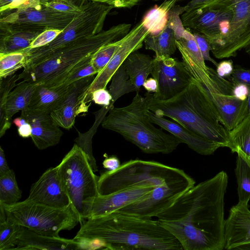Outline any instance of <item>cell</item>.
Segmentation results:
<instances>
[{"instance_id": "60d3db41", "label": "cell", "mask_w": 250, "mask_h": 250, "mask_svg": "<svg viewBox=\"0 0 250 250\" xmlns=\"http://www.w3.org/2000/svg\"><path fill=\"white\" fill-rule=\"evenodd\" d=\"M191 32L193 35L204 60L211 62L216 66L218 63L210 56L211 46L207 38L200 33L194 32Z\"/></svg>"}, {"instance_id": "11a10c76", "label": "cell", "mask_w": 250, "mask_h": 250, "mask_svg": "<svg viewBox=\"0 0 250 250\" xmlns=\"http://www.w3.org/2000/svg\"><path fill=\"white\" fill-rule=\"evenodd\" d=\"M248 104V110L249 114H250V92L247 99Z\"/></svg>"}, {"instance_id": "4dcf8cb0", "label": "cell", "mask_w": 250, "mask_h": 250, "mask_svg": "<svg viewBox=\"0 0 250 250\" xmlns=\"http://www.w3.org/2000/svg\"><path fill=\"white\" fill-rule=\"evenodd\" d=\"M237 184L238 203L248 204L250 200V166L237 155L234 169Z\"/></svg>"}, {"instance_id": "d4e9b609", "label": "cell", "mask_w": 250, "mask_h": 250, "mask_svg": "<svg viewBox=\"0 0 250 250\" xmlns=\"http://www.w3.org/2000/svg\"><path fill=\"white\" fill-rule=\"evenodd\" d=\"M229 147L232 153L242 158L250 166V114L229 131Z\"/></svg>"}, {"instance_id": "ba28073f", "label": "cell", "mask_w": 250, "mask_h": 250, "mask_svg": "<svg viewBox=\"0 0 250 250\" xmlns=\"http://www.w3.org/2000/svg\"><path fill=\"white\" fill-rule=\"evenodd\" d=\"M83 6L82 12L76 15L52 42L41 47L22 51L26 56L23 69L36 64L55 50L76 39L95 35L103 31L105 19L113 7L94 1H88Z\"/></svg>"}, {"instance_id": "f35d334b", "label": "cell", "mask_w": 250, "mask_h": 250, "mask_svg": "<svg viewBox=\"0 0 250 250\" xmlns=\"http://www.w3.org/2000/svg\"><path fill=\"white\" fill-rule=\"evenodd\" d=\"M41 3L58 11L77 15L83 9V4L79 6L73 0H40Z\"/></svg>"}, {"instance_id": "9a60e30c", "label": "cell", "mask_w": 250, "mask_h": 250, "mask_svg": "<svg viewBox=\"0 0 250 250\" xmlns=\"http://www.w3.org/2000/svg\"><path fill=\"white\" fill-rule=\"evenodd\" d=\"M95 77V75L88 76L70 84L66 96L60 105L50 113L59 126L70 129L75 124L76 117L83 112L87 111L89 106L84 103V98Z\"/></svg>"}, {"instance_id": "f546056e", "label": "cell", "mask_w": 250, "mask_h": 250, "mask_svg": "<svg viewBox=\"0 0 250 250\" xmlns=\"http://www.w3.org/2000/svg\"><path fill=\"white\" fill-rule=\"evenodd\" d=\"M109 92L112 96L109 105L111 109L114 103L123 95L132 92H137L136 87L133 85L122 64L115 71L111 78Z\"/></svg>"}, {"instance_id": "cb8c5ba5", "label": "cell", "mask_w": 250, "mask_h": 250, "mask_svg": "<svg viewBox=\"0 0 250 250\" xmlns=\"http://www.w3.org/2000/svg\"><path fill=\"white\" fill-rule=\"evenodd\" d=\"M123 64L137 92H139L141 86L151 74L153 59L148 55L135 51L130 54Z\"/></svg>"}, {"instance_id": "b9f144b4", "label": "cell", "mask_w": 250, "mask_h": 250, "mask_svg": "<svg viewBox=\"0 0 250 250\" xmlns=\"http://www.w3.org/2000/svg\"><path fill=\"white\" fill-rule=\"evenodd\" d=\"M228 79L233 82L250 85V69H247L240 65H235L232 74Z\"/></svg>"}, {"instance_id": "2e32d148", "label": "cell", "mask_w": 250, "mask_h": 250, "mask_svg": "<svg viewBox=\"0 0 250 250\" xmlns=\"http://www.w3.org/2000/svg\"><path fill=\"white\" fill-rule=\"evenodd\" d=\"M37 203L63 208L71 204L57 167L47 169L33 184L27 198Z\"/></svg>"}, {"instance_id": "4316f807", "label": "cell", "mask_w": 250, "mask_h": 250, "mask_svg": "<svg viewBox=\"0 0 250 250\" xmlns=\"http://www.w3.org/2000/svg\"><path fill=\"white\" fill-rule=\"evenodd\" d=\"M42 32L14 30L0 31V53L22 51Z\"/></svg>"}, {"instance_id": "836d02e7", "label": "cell", "mask_w": 250, "mask_h": 250, "mask_svg": "<svg viewBox=\"0 0 250 250\" xmlns=\"http://www.w3.org/2000/svg\"><path fill=\"white\" fill-rule=\"evenodd\" d=\"M26 57L23 51L0 53V79L14 75L18 70L24 68Z\"/></svg>"}, {"instance_id": "8fae6325", "label": "cell", "mask_w": 250, "mask_h": 250, "mask_svg": "<svg viewBox=\"0 0 250 250\" xmlns=\"http://www.w3.org/2000/svg\"><path fill=\"white\" fill-rule=\"evenodd\" d=\"M208 4L223 6L232 13L227 33L212 54L218 59L236 56L250 43V0H211Z\"/></svg>"}, {"instance_id": "8992f818", "label": "cell", "mask_w": 250, "mask_h": 250, "mask_svg": "<svg viewBox=\"0 0 250 250\" xmlns=\"http://www.w3.org/2000/svg\"><path fill=\"white\" fill-rule=\"evenodd\" d=\"M56 167L81 225L90 217L93 202L99 195V176L95 174L86 153L76 144Z\"/></svg>"}, {"instance_id": "83f0119b", "label": "cell", "mask_w": 250, "mask_h": 250, "mask_svg": "<svg viewBox=\"0 0 250 250\" xmlns=\"http://www.w3.org/2000/svg\"><path fill=\"white\" fill-rule=\"evenodd\" d=\"M36 84L21 81L8 94L6 103V111L8 120L20 110L26 109L36 87Z\"/></svg>"}, {"instance_id": "db71d44e", "label": "cell", "mask_w": 250, "mask_h": 250, "mask_svg": "<svg viewBox=\"0 0 250 250\" xmlns=\"http://www.w3.org/2000/svg\"><path fill=\"white\" fill-rule=\"evenodd\" d=\"M7 219V216L2 204L0 203V223L4 222Z\"/></svg>"}, {"instance_id": "d6986e66", "label": "cell", "mask_w": 250, "mask_h": 250, "mask_svg": "<svg viewBox=\"0 0 250 250\" xmlns=\"http://www.w3.org/2000/svg\"><path fill=\"white\" fill-rule=\"evenodd\" d=\"M21 115L31 125V137L38 149H44L59 143L63 132L53 120L50 113L26 108L21 111Z\"/></svg>"}, {"instance_id": "681fc988", "label": "cell", "mask_w": 250, "mask_h": 250, "mask_svg": "<svg viewBox=\"0 0 250 250\" xmlns=\"http://www.w3.org/2000/svg\"><path fill=\"white\" fill-rule=\"evenodd\" d=\"M11 169L9 168L7 163L4 150L2 147H0V176L2 175L9 171Z\"/></svg>"}, {"instance_id": "7c38bea8", "label": "cell", "mask_w": 250, "mask_h": 250, "mask_svg": "<svg viewBox=\"0 0 250 250\" xmlns=\"http://www.w3.org/2000/svg\"><path fill=\"white\" fill-rule=\"evenodd\" d=\"M211 82L204 86L215 105L222 124L229 131L240 124L249 114L247 100H238L232 93V82L220 77L209 67Z\"/></svg>"}, {"instance_id": "6da1fadb", "label": "cell", "mask_w": 250, "mask_h": 250, "mask_svg": "<svg viewBox=\"0 0 250 250\" xmlns=\"http://www.w3.org/2000/svg\"><path fill=\"white\" fill-rule=\"evenodd\" d=\"M228 176L221 171L189 189L156 217L184 250H223L224 198Z\"/></svg>"}, {"instance_id": "9c48e42d", "label": "cell", "mask_w": 250, "mask_h": 250, "mask_svg": "<svg viewBox=\"0 0 250 250\" xmlns=\"http://www.w3.org/2000/svg\"><path fill=\"white\" fill-rule=\"evenodd\" d=\"M2 14L0 19L1 31L41 32L51 29L63 30L76 15L44 6L40 0H25L17 8Z\"/></svg>"}, {"instance_id": "f1b7e54d", "label": "cell", "mask_w": 250, "mask_h": 250, "mask_svg": "<svg viewBox=\"0 0 250 250\" xmlns=\"http://www.w3.org/2000/svg\"><path fill=\"white\" fill-rule=\"evenodd\" d=\"M177 2V0L164 1L161 5H156L145 14L141 21L149 34H157L166 27L169 11Z\"/></svg>"}, {"instance_id": "ab89813d", "label": "cell", "mask_w": 250, "mask_h": 250, "mask_svg": "<svg viewBox=\"0 0 250 250\" xmlns=\"http://www.w3.org/2000/svg\"><path fill=\"white\" fill-rule=\"evenodd\" d=\"M62 30L47 29L40 33L27 49H33L44 46L55 39Z\"/></svg>"}, {"instance_id": "44dd1931", "label": "cell", "mask_w": 250, "mask_h": 250, "mask_svg": "<svg viewBox=\"0 0 250 250\" xmlns=\"http://www.w3.org/2000/svg\"><path fill=\"white\" fill-rule=\"evenodd\" d=\"M15 245L14 250H84L83 243L74 239L41 234L23 226H21Z\"/></svg>"}, {"instance_id": "8d00e7d4", "label": "cell", "mask_w": 250, "mask_h": 250, "mask_svg": "<svg viewBox=\"0 0 250 250\" xmlns=\"http://www.w3.org/2000/svg\"><path fill=\"white\" fill-rule=\"evenodd\" d=\"M104 120V117L100 114H98V119H96L97 123L94 124V129H91L87 132L81 134L79 132V137L77 138L75 142L86 153L90 164L94 172L98 171V167L96 164V160L94 158L92 151V138L95 134L96 128Z\"/></svg>"}, {"instance_id": "30bf717a", "label": "cell", "mask_w": 250, "mask_h": 250, "mask_svg": "<svg viewBox=\"0 0 250 250\" xmlns=\"http://www.w3.org/2000/svg\"><path fill=\"white\" fill-rule=\"evenodd\" d=\"M231 11L223 6L207 4L186 11L181 19L184 26L191 32L200 33L208 40L212 53L220 45L228 30Z\"/></svg>"}, {"instance_id": "ee69618b", "label": "cell", "mask_w": 250, "mask_h": 250, "mask_svg": "<svg viewBox=\"0 0 250 250\" xmlns=\"http://www.w3.org/2000/svg\"><path fill=\"white\" fill-rule=\"evenodd\" d=\"M106 4L117 8H131L138 5L141 0H87Z\"/></svg>"}, {"instance_id": "74e56055", "label": "cell", "mask_w": 250, "mask_h": 250, "mask_svg": "<svg viewBox=\"0 0 250 250\" xmlns=\"http://www.w3.org/2000/svg\"><path fill=\"white\" fill-rule=\"evenodd\" d=\"M91 58L77 65L59 86L69 85L81 79L97 74L91 62Z\"/></svg>"}, {"instance_id": "7a4b0ae2", "label": "cell", "mask_w": 250, "mask_h": 250, "mask_svg": "<svg viewBox=\"0 0 250 250\" xmlns=\"http://www.w3.org/2000/svg\"><path fill=\"white\" fill-rule=\"evenodd\" d=\"M73 239L79 242L95 241L105 250H184L158 220L119 211L86 219Z\"/></svg>"}, {"instance_id": "816d5d0a", "label": "cell", "mask_w": 250, "mask_h": 250, "mask_svg": "<svg viewBox=\"0 0 250 250\" xmlns=\"http://www.w3.org/2000/svg\"><path fill=\"white\" fill-rule=\"evenodd\" d=\"M211 0H191L186 5L187 11H190L194 8L203 6L208 3Z\"/></svg>"}, {"instance_id": "7402d4cb", "label": "cell", "mask_w": 250, "mask_h": 250, "mask_svg": "<svg viewBox=\"0 0 250 250\" xmlns=\"http://www.w3.org/2000/svg\"><path fill=\"white\" fill-rule=\"evenodd\" d=\"M147 113L154 124L171 133L182 143L186 144L190 149L200 154L209 155L220 147L218 145L204 139L174 121L158 116L150 110Z\"/></svg>"}, {"instance_id": "6f0895ef", "label": "cell", "mask_w": 250, "mask_h": 250, "mask_svg": "<svg viewBox=\"0 0 250 250\" xmlns=\"http://www.w3.org/2000/svg\"><path fill=\"white\" fill-rule=\"evenodd\" d=\"M166 0H164V1H166ZM177 0V2H181V1H184L185 0Z\"/></svg>"}, {"instance_id": "1f68e13d", "label": "cell", "mask_w": 250, "mask_h": 250, "mask_svg": "<svg viewBox=\"0 0 250 250\" xmlns=\"http://www.w3.org/2000/svg\"><path fill=\"white\" fill-rule=\"evenodd\" d=\"M0 137H2L11 125L7 117L6 103L9 93L17 84L19 74H15L5 78H0Z\"/></svg>"}, {"instance_id": "7bdbcfd3", "label": "cell", "mask_w": 250, "mask_h": 250, "mask_svg": "<svg viewBox=\"0 0 250 250\" xmlns=\"http://www.w3.org/2000/svg\"><path fill=\"white\" fill-rule=\"evenodd\" d=\"M91 100L96 104L109 107L112 96L106 88H100L92 93ZM109 108L110 109V107Z\"/></svg>"}, {"instance_id": "603a6c76", "label": "cell", "mask_w": 250, "mask_h": 250, "mask_svg": "<svg viewBox=\"0 0 250 250\" xmlns=\"http://www.w3.org/2000/svg\"><path fill=\"white\" fill-rule=\"evenodd\" d=\"M69 85L51 87L42 83L36 84L26 108L50 113L58 107L68 93Z\"/></svg>"}, {"instance_id": "f907efd6", "label": "cell", "mask_w": 250, "mask_h": 250, "mask_svg": "<svg viewBox=\"0 0 250 250\" xmlns=\"http://www.w3.org/2000/svg\"><path fill=\"white\" fill-rule=\"evenodd\" d=\"M144 88L149 93H155L157 90V83L152 78L147 79L143 85Z\"/></svg>"}, {"instance_id": "ac0fdd59", "label": "cell", "mask_w": 250, "mask_h": 250, "mask_svg": "<svg viewBox=\"0 0 250 250\" xmlns=\"http://www.w3.org/2000/svg\"><path fill=\"white\" fill-rule=\"evenodd\" d=\"M225 246L227 250H250V210L248 204L238 203L230 208L225 221Z\"/></svg>"}, {"instance_id": "bcb514c9", "label": "cell", "mask_w": 250, "mask_h": 250, "mask_svg": "<svg viewBox=\"0 0 250 250\" xmlns=\"http://www.w3.org/2000/svg\"><path fill=\"white\" fill-rule=\"evenodd\" d=\"M231 82L233 83L232 93L234 97L241 101H247L250 92V85Z\"/></svg>"}, {"instance_id": "f6af8a7d", "label": "cell", "mask_w": 250, "mask_h": 250, "mask_svg": "<svg viewBox=\"0 0 250 250\" xmlns=\"http://www.w3.org/2000/svg\"><path fill=\"white\" fill-rule=\"evenodd\" d=\"M234 66L231 60H225L220 62L216 66V72L221 78L229 79L231 75Z\"/></svg>"}, {"instance_id": "c3c4849f", "label": "cell", "mask_w": 250, "mask_h": 250, "mask_svg": "<svg viewBox=\"0 0 250 250\" xmlns=\"http://www.w3.org/2000/svg\"><path fill=\"white\" fill-rule=\"evenodd\" d=\"M32 127L31 125L26 121L18 127L19 135L22 138L31 137Z\"/></svg>"}, {"instance_id": "f5cc1de1", "label": "cell", "mask_w": 250, "mask_h": 250, "mask_svg": "<svg viewBox=\"0 0 250 250\" xmlns=\"http://www.w3.org/2000/svg\"><path fill=\"white\" fill-rule=\"evenodd\" d=\"M17 0H0V13L4 11L5 9Z\"/></svg>"}, {"instance_id": "e575fe53", "label": "cell", "mask_w": 250, "mask_h": 250, "mask_svg": "<svg viewBox=\"0 0 250 250\" xmlns=\"http://www.w3.org/2000/svg\"><path fill=\"white\" fill-rule=\"evenodd\" d=\"M21 226L7 217L0 223V250H14Z\"/></svg>"}, {"instance_id": "ffe728a7", "label": "cell", "mask_w": 250, "mask_h": 250, "mask_svg": "<svg viewBox=\"0 0 250 250\" xmlns=\"http://www.w3.org/2000/svg\"><path fill=\"white\" fill-rule=\"evenodd\" d=\"M175 42L182 62L192 77L204 86L209 84V67L205 63L192 33L186 29Z\"/></svg>"}, {"instance_id": "7dc6e473", "label": "cell", "mask_w": 250, "mask_h": 250, "mask_svg": "<svg viewBox=\"0 0 250 250\" xmlns=\"http://www.w3.org/2000/svg\"><path fill=\"white\" fill-rule=\"evenodd\" d=\"M118 158L114 155L107 157L103 161V165L108 171H112L118 168L121 165Z\"/></svg>"}, {"instance_id": "52a82bcc", "label": "cell", "mask_w": 250, "mask_h": 250, "mask_svg": "<svg viewBox=\"0 0 250 250\" xmlns=\"http://www.w3.org/2000/svg\"><path fill=\"white\" fill-rule=\"evenodd\" d=\"M2 205L7 217L43 235L60 236L61 231L70 230L80 222L79 215L71 203L66 207L57 208L26 199L12 205Z\"/></svg>"}, {"instance_id": "9f6ffc18", "label": "cell", "mask_w": 250, "mask_h": 250, "mask_svg": "<svg viewBox=\"0 0 250 250\" xmlns=\"http://www.w3.org/2000/svg\"><path fill=\"white\" fill-rule=\"evenodd\" d=\"M246 52L250 55V43L248 45L247 47L245 48Z\"/></svg>"}, {"instance_id": "3957f363", "label": "cell", "mask_w": 250, "mask_h": 250, "mask_svg": "<svg viewBox=\"0 0 250 250\" xmlns=\"http://www.w3.org/2000/svg\"><path fill=\"white\" fill-rule=\"evenodd\" d=\"M145 96L149 110L156 115L169 118L220 147L229 148V131L223 125L206 88L194 78L184 89L168 99H157L149 92Z\"/></svg>"}, {"instance_id": "5bb4252c", "label": "cell", "mask_w": 250, "mask_h": 250, "mask_svg": "<svg viewBox=\"0 0 250 250\" xmlns=\"http://www.w3.org/2000/svg\"><path fill=\"white\" fill-rule=\"evenodd\" d=\"M149 34V32L141 21L123 38L121 45L108 63L96 74L90 84L84 98L85 104L89 106L87 104L92 101L91 94L94 91L100 88H106L115 71L130 54L142 47L144 40Z\"/></svg>"}, {"instance_id": "277c9868", "label": "cell", "mask_w": 250, "mask_h": 250, "mask_svg": "<svg viewBox=\"0 0 250 250\" xmlns=\"http://www.w3.org/2000/svg\"><path fill=\"white\" fill-rule=\"evenodd\" d=\"M131 26L130 24L120 23L95 35L76 39L36 64L23 69L19 74V80L36 84L59 86L77 65L91 58L103 46L123 38Z\"/></svg>"}, {"instance_id": "4fadbf2b", "label": "cell", "mask_w": 250, "mask_h": 250, "mask_svg": "<svg viewBox=\"0 0 250 250\" xmlns=\"http://www.w3.org/2000/svg\"><path fill=\"white\" fill-rule=\"evenodd\" d=\"M151 75L157 83V90L152 95L161 100L171 98L182 91L193 78L183 62L171 57H155Z\"/></svg>"}, {"instance_id": "e0dca14e", "label": "cell", "mask_w": 250, "mask_h": 250, "mask_svg": "<svg viewBox=\"0 0 250 250\" xmlns=\"http://www.w3.org/2000/svg\"><path fill=\"white\" fill-rule=\"evenodd\" d=\"M180 186L190 188L194 186L187 184L162 186L149 184L125 189L107 195H99L93 202L89 218L117 211L126 206L145 198L155 188Z\"/></svg>"}, {"instance_id": "d6a6232c", "label": "cell", "mask_w": 250, "mask_h": 250, "mask_svg": "<svg viewBox=\"0 0 250 250\" xmlns=\"http://www.w3.org/2000/svg\"><path fill=\"white\" fill-rule=\"evenodd\" d=\"M21 197L15 174L11 169L6 173L0 176V203L12 205L19 202Z\"/></svg>"}, {"instance_id": "484cf974", "label": "cell", "mask_w": 250, "mask_h": 250, "mask_svg": "<svg viewBox=\"0 0 250 250\" xmlns=\"http://www.w3.org/2000/svg\"><path fill=\"white\" fill-rule=\"evenodd\" d=\"M174 31L167 24L160 33L152 35L149 34L144 40L146 49L155 53V57H170L176 51L177 46Z\"/></svg>"}, {"instance_id": "5b68a950", "label": "cell", "mask_w": 250, "mask_h": 250, "mask_svg": "<svg viewBox=\"0 0 250 250\" xmlns=\"http://www.w3.org/2000/svg\"><path fill=\"white\" fill-rule=\"evenodd\" d=\"M148 111L146 97L136 92L129 104L112 108L102 125L120 134L146 153H171L181 142L171 133L155 127L148 115Z\"/></svg>"}, {"instance_id": "d590c367", "label": "cell", "mask_w": 250, "mask_h": 250, "mask_svg": "<svg viewBox=\"0 0 250 250\" xmlns=\"http://www.w3.org/2000/svg\"><path fill=\"white\" fill-rule=\"evenodd\" d=\"M122 41L123 38L104 45L93 54L91 62L97 73L100 72L108 63Z\"/></svg>"}]
</instances>
